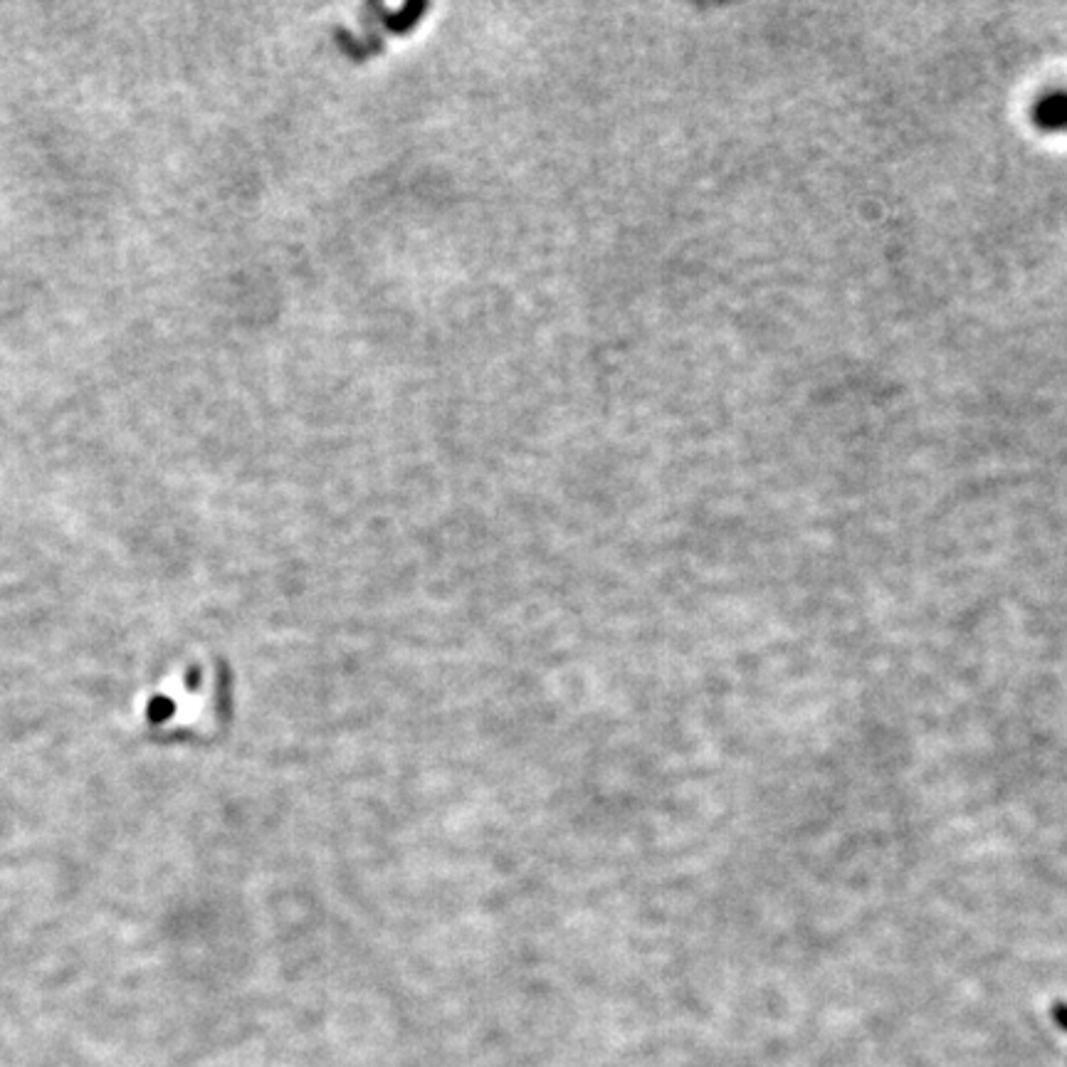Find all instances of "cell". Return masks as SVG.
Instances as JSON below:
<instances>
[{
  "label": "cell",
  "instance_id": "obj_1",
  "mask_svg": "<svg viewBox=\"0 0 1067 1067\" xmlns=\"http://www.w3.org/2000/svg\"><path fill=\"white\" fill-rule=\"evenodd\" d=\"M1033 122L1043 131H1067V89H1058L1033 107Z\"/></svg>",
  "mask_w": 1067,
  "mask_h": 1067
}]
</instances>
